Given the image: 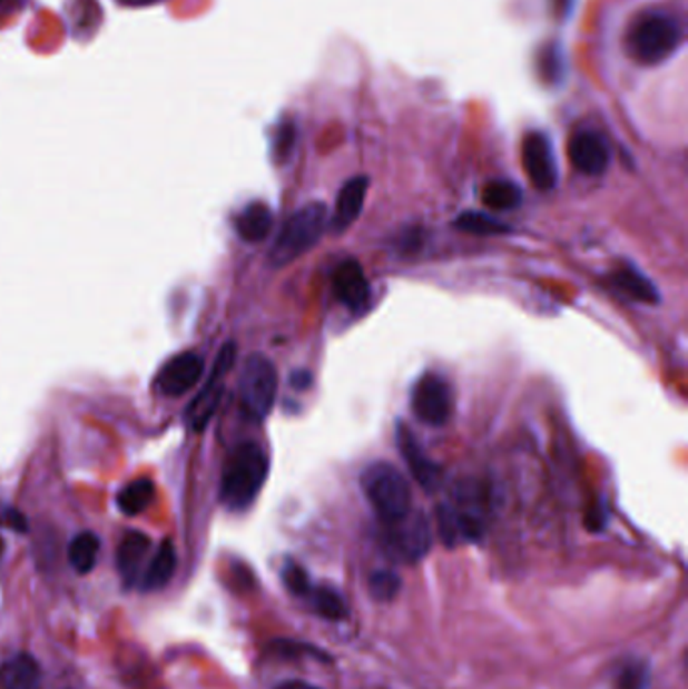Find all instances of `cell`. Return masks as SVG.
Returning <instances> with one entry per match:
<instances>
[{
    "label": "cell",
    "instance_id": "cell-1",
    "mask_svg": "<svg viewBox=\"0 0 688 689\" xmlns=\"http://www.w3.org/2000/svg\"><path fill=\"white\" fill-rule=\"evenodd\" d=\"M269 474V457L255 442L238 444L223 467L220 478V500L226 509L247 510L263 489Z\"/></svg>",
    "mask_w": 688,
    "mask_h": 689
},
{
    "label": "cell",
    "instance_id": "cell-2",
    "mask_svg": "<svg viewBox=\"0 0 688 689\" xmlns=\"http://www.w3.org/2000/svg\"><path fill=\"white\" fill-rule=\"evenodd\" d=\"M682 43V29L667 12H646L636 19L626 35V49L642 65H658L677 53Z\"/></svg>",
    "mask_w": 688,
    "mask_h": 689
},
{
    "label": "cell",
    "instance_id": "cell-3",
    "mask_svg": "<svg viewBox=\"0 0 688 689\" xmlns=\"http://www.w3.org/2000/svg\"><path fill=\"white\" fill-rule=\"evenodd\" d=\"M362 490L384 524L396 522L412 510L409 480L387 462H376L362 472Z\"/></svg>",
    "mask_w": 688,
    "mask_h": 689
},
{
    "label": "cell",
    "instance_id": "cell-4",
    "mask_svg": "<svg viewBox=\"0 0 688 689\" xmlns=\"http://www.w3.org/2000/svg\"><path fill=\"white\" fill-rule=\"evenodd\" d=\"M327 226V206L322 201H309L299 208L283 226L275 245L271 248L269 263L273 266H287L299 256L312 250L320 243Z\"/></svg>",
    "mask_w": 688,
    "mask_h": 689
},
{
    "label": "cell",
    "instance_id": "cell-5",
    "mask_svg": "<svg viewBox=\"0 0 688 689\" xmlns=\"http://www.w3.org/2000/svg\"><path fill=\"white\" fill-rule=\"evenodd\" d=\"M277 390H279V375L273 361L261 353L250 355L245 361V367L238 380V397L243 412L250 420L263 422L273 412Z\"/></svg>",
    "mask_w": 688,
    "mask_h": 689
},
{
    "label": "cell",
    "instance_id": "cell-6",
    "mask_svg": "<svg viewBox=\"0 0 688 689\" xmlns=\"http://www.w3.org/2000/svg\"><path fill=\"white\" fill-rule=\"evenodd\" d=\"M431 524L422 512L410 510L406 516L387 522L384 532V549L392 559L402 562H416L431 551Z\"/></svg>",
    "mask_w": 688,
    "mask_h": 689
},
{
    "label": "cell",
    "instance_id": "cell-7",
    "mask_svg": "<svg viewBox=\"0 0 688 689\" xmlns=\"http://www.w3.org/2000/svg\"><path fill=\"white\" fill-rule=\"evenodd\" d=\"M237 360V347L235 343H226L225 347L218 353L215 361V370L210 373L205 387L194 397L188 410H186V422L194 432H203L208 422L213 420L218 403L223 400L225 390V377L233 370V363Z\"/></svg>",
    "mask_w": 688,
    "mask_h": 689
},
{
    "label": "cell",
    "instance_id": "cell-8",
    "mask_svg": "<svg viewBox=\"0 0 688 689\" xmlns=\"http://www.w3.org/2000/svg\"><path fill=\"white\" fill-rule=\"evenodd\" d=\"M412 412L422 424L441 427L451 420L452 393L449 383L436 373L420 377L412 390Z\"/></svg>",
    "mask_w": 688,
    "mask_h": 689
},
{
    "label": "cell",
    "instance_id": "cell-9",
    "mask_svg": "<svg viewBox=\"0 0 688 689\" xmlns=\"http://www.w3.org/2000/svg\"><path fill=\"white\" fill-rule=\"evenodd\" d=\"M523 166L538 190H553L558 184V164L548 136L533 131L523 141Z\"/></svg>",
    "mask_w": 688,
    "mask_h": 689
},
{
    "label": "cell",
    "instance_id": "cell-10",
    "mask_svg": "<svg viewBox=\"0 0 688 689\" xmlns=\"http://www.w3.org/2000/svg\"><path fill=\"white\" fill-rule=\"evenodd\" d=\"M203 373H205L203 357L194 351H184L174 355L173 360L164 365L158 375V387L168 397H180L196 387V383L203 380Z\"/></svg>",
    "mask_w": 688,
    "mask_h": 689
},
{
    "label": "cell",
    "instance_id": "cell-11",
    "mask_svg": "<svg viewBox=\"0 0 688 689\" xmlns=\"http://www.w3.org/2000/svg\"><path fill=\"white\" fill-rule=\"evenodd\" d=\"M396 444H399V450L404 456L406 466L410 467L412 476L416 478L420 486L426 492H434L439 489L442 482L441 466L436 462H432L429 454L424 452V447L416 440V435L410 432L409 425L404 422L396 425Z\"/></svg>",
    "mask_w": 688,
    "mask_h": 689
},
{
    "label": "cell",
    "instance_id": "cell-12",
    "mask_svg": "<svg viewBox=\"0 0 688 689\" xmlns=\"http://www.w3.org/2000/svg\"><path fill=\"white\" fill-rule=\"evenodd\" d=\"M571 164L576 170H580L586 176H602L608 170L610 164V149L606 139L596 131H580L570 141Z\"/></svg>",
    "mask_w": 688,
    "mask_h": 689
},
{
    "label": "cell",
    "instance_id": "cell-13",
    "mask_svg": "<svg viewBox=\"0 0 688 689\" xmlns=\"http://www.w3.org/2000/svg\"><path fill=\"white\" fill-rule=\"evenodd\" d=\"M335 297L340 303H344L345 307L352 311H362L366 308L370 301V283H367L364 268L360 266L357 260H344L337 266L334 275Z\"/></svg>",
    "mask_w": 688,
    "mask_h": 689
},
{
    "label": "cell",
    "instance_id": "cell-14",
    "mask_svg": "<svg viewBox=\"0 0 688 689\" xmlns=\"http://www.w3.org/2000/svg\"><path fill=\"white\" fill-rule=\"evenodd\" d=\"M367 188H370V180L366 176H355L352 180H347L344 184V188L337 194V201H335V216L332 220L337 233L345 230L350 224L355 223V218L362 213L364 208V201H366Z\"/></svg>",
    "mask_w": 688,
    "mask_h": 689
},
{
    "label": "cell",
    "instance_id": "cell-15",
    "mask_svg": "<svg viewBox=\"0 0 688 689\" xmlns=\"http://www.w3.org/2000/svg\"><path fill=\"white\" fill-rule=\"evenodd\" d=\"M151 541L148 534L140 531H129L119 542L116 564L119 574L126 583H134L140 574L141 564L150 552Z\"/></svg>",
    "mask_w": 688,
    "mask_h": 689
},
{
    "label": "cell",
    "instance_id": "cell-16",
    "mask_svg": "<svg viewBox=\"0 0 688 689\" xmlns=\"http://www.w3.org/2000/svg\"><path fill=\"white\" fill-rule=\"evenodd\" d=\"M39 686H41V666L32 656L19 653L0 666V688L39 689Z\"/></svg>",
    "mask_w": 688,
    "mask_h": 689
},
{
    "label": "cell",
    "instance_id": "cell-17",
    "mask_svg": "<svg viewBox=\"0 0 688 689\" xmlns=\"http://www.w3.org/2000/svg\"><path fill=\"white\" fill-rule=\"evenodd\" d=\"M178 567V554L174 549L173 541H164L156 554L151 557L150 564L146 573L141 577V589L144 591H160L166 584L170 583Z\"/></svg>",
    "mask_w": 688,
    "mask_h": 689
},
{
    "label": "cell",
    "instance_id": "cell-18",
    "mask_svg": "<svg viewBox=\"0 0 688 689\" xmlns=\"http://www.w3.org/2000/svg\"><path fill=\"white\" fill-rule=\"evenodd\" d=\"M273 226V214L267 204L253 201L237 216V233L247 243H261L267 238Z\"/></svg>",
    "mask_w": 688,
    "mask_h": 689
},
{
    "label": "cell",
    "instance_id": "cell-19",
    "mask_svg": "<svg viewBox=\"0 0 688 689\" xmlns=\"http://www.w3.org/2000/svg\"><path fill=\"white\" fill-rule=\"evenodd\" d=\"M610 278H612V285L635 301H640L646 305H657L660 301L658 288L632 266H620Z\"/></svg>",
    "mask_w": 688,
    "mask_h": 689
},
{
    "label": "cell",
    "instance_id": "cell-20",
    "mask_svg": "<svg viewBox=\"0 0 688 689\" xmlns=\"http://www.w3.org/2000/svg\"><path fill=\"white\" fill-rule=\"evenodd\" d=\"M154 494H156V486L150 478H136L119 490L118 509L126 516H138L150 506Z\"/></svg>",
    "mask_w": 688,
    "mask_h": 689
},
{
    "label": "cell",
    "instance_id": "cell-21",
    "mask_svg": "<svg viewBox=\"0 0 688 689\" xmlns=\"http://www.w3.org/2000/svg\"><path fill=\"white\" fill-rule=\"evenodd\" d=\"M99 549H101V542L97 539L96 532H79L69 544V552H67L69 564L79 574L91 573L96 569Z\"/></svg>",
    "mask_w": 688,
    "mask_h": 689
},
{
    "label": "cell",
    "instance_id": "cell-22",
    "mask_svg": "<svg viewBox=\"0 0 688 689\" xmlns=\"http://www.w3.org/2000/svg\"><path fill=\"white\" fill-rule=\"evenodd\" d=\"M309 604L317 616L327 621H344L347 617V604L344 597L332 587H315L309 591Z\"/></svg>",
    "mask_w": 688,
    "mask_h": 689
},
{
    "label": "cell",
    "instance_id": "cell-23",
    "mask_svg": "<svg viewBox=\"0 0 688 689\" xmlns=\"http://www.w3.org/2000/svg\"><path fill=\"white\" fill-rule=\"evenodd\" d=\"M523 200V191L515 181L495 180L484 186L483 201L491 210H513Z\"/></svg>",
    "mask_w": 688,
    "mask_h": 689
},
{
    "label": "cell",
    "instance_id": "cell-24",
    "mask_svg": "<svg viewBox=\"0 0 688 689\" xmlns=\"http://www.w3.org/2000/svg\"><path fill=\"white\" fill-rule=\"evenodd\" d=\"M454 226L459 230L479 236H495V234H507L511 228L509 224L497 220L493 216L483 213H463L454 220Z\"/></svg>",
    "mask_w": 688,
    "mask_h": 689
},
{
    "label": "cell",
    "instance_id": "cell-25",
    "mask_svg": "<svg viewBox=\"0 0 688 689\" xmlns=\"http://www.w3.org/2000/svg\"><path fill=\"white\" fill-rule=\"evenodd\" d=\"M652 681V668L645 659H630L616 676V689H648Z\"/></svg>",
    "mask_w": 688,
    "mask_h": 689
},
{
    "label": "cell",
    "instance_id": "cell-26",
    "mask_svg": "<svg viewBox=\"0 0 688 689\" xmlns=\"http://www.w3.org/2000/svg\"><path fill=\"white\" fill-rule=\"evenodd\" d=\"M367 589L370 594L380 601V603H387L392 599H396V594L402 589V579L399 573L394 571H376V573L370 574V581H367Z\"/></svg>",
    "mask_w": 688,
    "mask_h": 689
},
{
    "label": "cell",
    "instance_id": "cell-27",
    "mask_svg": "<svg viewBox=\"0 0 688 689\" xmlns=\"http://www.w3.org/2000/svg\"><path fill=\"white\" fill-rule=\"evenodd\" d=\"M283 583L287 587V591L295 594V597H307L309 591H312L309 574L297 562L289 561L285 564V569H283Z\"/></svg>",
    "mask_w": 688,
    "mask_h": 689
},
{
    "label": "cell",
    "instance_id": "cell-28",
    "mask_svg": "<svg viewBox=\"0 0 688 689\" xmlns=\"http://www.w3.org/2000/svg\"><path fill=\"white\" fill-rule=\"evenodd\" d=\"M293 144H295V128H293V124H283L277 138H275L277 158H287L291 149H293Z\"/></svg>",
    "mask_w": 688,
    "mask_h": 689
},
{
    "label": "cell",
    "instance_id": "cell-29",
    "mask_svg": "<svg viewBox=\"0 0 688 689\" xmlns=\"http://www.w3.org/2000/svg\"><path fill=\"white\" fill-rule=\"evenodd\" d=\"M0 524L9 526L12 531L27 532V520H24L21 512H17V510H4V514L0 516Z\"/></svg>",
    "mask_w": 688,
    "mask_h": 689
},
{
    "label": "cell",
    "instance_id": "cell-30",
    "mask_svg": "<svg viewBox=\"0 0 688 689\" xmlns=\"http://www.w3.org/2000/svg\"><path fill=\"white\" fill-rule=\"evenodd\" d=\"M289 383L293 390H297V392H305V390H309V387H312L313 375L307 372V370H297V372L291 373Z\"/></svg>",
    "mask_w": 688,
    "mask_h": 689
},
{
    "label": "cell",
    "instance_id": "cell-31",
    "mask_svg": "<svg viewBox=\"0 0 688 689\" xmlns=\"http://www.w3.org/2000/svg\"><path fill=\"white\" fill-rule=\"evenodd\" d=\"M275 689H322L317 688V686H313V683H307V681H302V679H291V681H285V683H281Z\"/></svg>",
    "mask_w": 688,
    "mask_h": 689
},
{
    "label": "cell",
    "instance_id": "cell-32",
    "mask_svg": "<svg viewBox=\"0 0 688 689\" xmlns=\"http://www.w3.org/2000/svg\"><path fill=\"white\" fill-rule=\"evenodd\" d=\"M2 552H4V541L0 539V557H2Z\"/></svg>",
    "mask_w": 688,
    "mask_h": 689
},
{
    "label": "cell",
    "instance_id": "cell-33",
    "mask_svg": "<svg viewBox=\"0 0 688 689\" xmlns=\"http://www.w3.org/2000/svg\"><path fill=\"white\" fill-rule=\"evenodd\" d=\"M131 2H136V4H141V2H151V0H131Z\"/></svg>",
    "mask_w": 688,
    "mask_h": 689
}]
</instances>
